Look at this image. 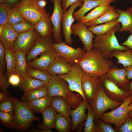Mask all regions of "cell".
<instances>
[{
  "label": "cell",
  "instance_id": "b9f144b4",
  "mask_svg": "<svg viewBox=\"0 0 132 132\" xmlns=\"http://www.w3.org/2000/svg\"><path fill=\"white\" fill-rule=\"evenodd\" d=\"M14 103L12 97L10 95L0 102V111L13 113L14 110Z\"/></svg>",
  "mask_w": 132,
  "mask_h": 132
},
{
  "label": "cell",
  "instance_id": "e0dca14e",
  "mask_svg": "<svg viewBox=\"0 0 132 132\" xmlns=\"http://www.w3.org/2000/svg\"><path fill=\"white\" fill-rule=\"evenodd\" d=\"M57 55L54 49L48 51L41 54L39 57L27 62L28 65L35 69L47 70Z\"/></svg>",
  "mask_w": 132,
  "mask_h": 132
},
{
  "label": "cell",
  "instance_id": "ac0fdd59",
  "mask_svg": "<svg viewBox=\"0 0 132 132\" xmlns=\"http://www.w3.org/2000/svg\"><path fill=\"white\" fill-rule=\"evenodd\" d=\"M72 67L65 59L57 55L50 64L47 70L51 76L59 75L69 73Z\"/></svg>",
  "mask_w": 132,
  "mask_h": 132
},
{
  "label": "cell",
  "instance_id": "836d02e7",
  "mask_svg": "<svg viewBox=\"0 0 132 132\" xmlns=\"http://www.w3.org/2000/svg\"><path fill=\"white\" fill-rule=\"evenodd\" d=\"M117 19L102 24L88 27V29L96 35L104 34L120 24Z\"/></svg>",
  "mask_w": 132,
  "mask_h": 132
},
{
  "label": "cell",
  "instance_id": "5bb4252c",
  "mask_svg": "<svg viewBox=\"0 0 132 132\" xmlns=\"http://www.w3.org/2000/svg\"><path fill=\"white\" fill-rule=\"evenodd\" d=\"M45 87L47 95L51 97L60 96L65 98L69 89L67 82L58 75L51 76Z\"/></svg>",
  "mask_w": 132,
  "mask_h": 132
},
{
  "label": "cell",
  "instance_id": "4fadbf2b",
  "mask_svg": "<svg viewBox=\"0 0 132 132\" xmlns=\"http://www.w3.org/2000/svg\"><path fill=\"white\" fill-rule=\"evenodd\" d=\"M83 2L78 1L72 4L68 10L64 12L61 24L63 29V33L64 37L65 42L69 45L73 43L71 35L73 33L71 27L75 19L73 14L75 10L78 7H81Z\"/></svg>",
  "mask_w": 132,
  "mask_h": 132
},
{
  "label": "cell",
  "instance_id": "277c9868",
  "mask_svg": "<svg viewBox=\"0 0 132 132\" xmlns=\"http://www.w3.org/2000/svg\"><path fill=\"white\" fill-rule=\"evenodd\" d=\"M14 103V128L19 130H26L34 121L40 118L35 115L26 103L12 97Z\"/></svg>",
  "mask_w": 132,
  "mask_h": 132
},
{
  "label": "cell",
  "instance_id": "d6986e66",
  "mask_svg": "<svg viewBox=\"0 0 132 132\" xmlns=\"http://www.w3.org/2000/svg\"><path fill=\"white\" fill-rule=\"evenodd\" d=\"M41 113L43 118V122L38 126L40 132H52L51 129L55 128L57 112L50 106Z\"/></svg>",
  "mask_w": 132,
  "mask_h": 132
},
{
  "label": "cell",
  "instance_id": "7dc6e473",
  "mask_svg": "<svg viewBox=\"0 0 132 132\" xmlns=\"http://www.w3.org/2000/svg\"><path fill=\"white\" fill-rule=\"evenodd\" d=\"M2 71L0 70V89L1 92H6L10 86L8 79Z\"/></svg>",
  "mask_w": 132,
  "mask_h": 132
},
{
  "label": "cell",
  "instance_id": "f5cc1de1",
  "mask_svg": "<svg viewBox=\"0 0 132 132\" xmlns=\"http://www.w3.org/2000/svg\"><path fill=\"white\" fill-rule=\"evenodd\" d=\"M130 34L126 40L121 45L126 46L132 50V33Z\"/></svg>",
  "mask_w": 132,
  "mask_h": 132
},
{
  "label": "cell",
  "instance_id": "74e56055",
  "mask_svg": "<svg viewBox=\"0 0 132 132\" xmlns=\"http://www.w3.org/2000/svg\"><path fill=\"white\" fill-rule=\"evenodd\" d=\"M71 108L73 110L77 108L81 103L83 99L81 94L77 92L76 94L72 92L69 89L65 97Z\"/></svg>",
  "mask_w": 132,
  "mask_h": 132
},
{
  "label": "cell",
  "instance_id": "c3c4849f",
  "mask_svg": "<svg viewBox=\"0 0 132 132\" xmlns=\"http://www.w3.org/2000/svg\"><path fill=\"white\" fill-rule=\"evenodd\" d=\"M8 78L10 84L13 86H18L21 81L20 77L17 73L11 74Z\"/></svg>",
  "mask_w": 132,
  "mask_h": 132
},
{
  "label": "cell",
  "instance_id": "9a60e30c",
  "mask_svg": "<svg viewBox=\"0 0 132 132\" xmlns=\"http://www.w3.org/2000/svg\"><path fill=\"white\" fill-rule=\"evenodd\" d=\"M53 43L51 35L43 37L40 35L31 50L26 54L27 62L36 59L38 55L46 51L54 49Z\"/></svg>",
  "mask_w": 132,
  "mask_h": 132
},
{
  "label": "cell",
  "instance_id": "6f0895ef",
  "mask_svg": "<svg viewBox=\"0 0 132 132\" xmlns=\"http://www.w3.org/2000/svg\"><path fill=\"white\" fill-rule=\"evenodd\" d=\"M37 2L39 6L43 8L45 7L47 3V1L45 0H37Z\"/></svg>",
  "mask_w": 132,
  "mask_h": 132
},
{
  "label": "cell",
  "instance_id": "8992f818",
  "mask_svg": "<svg viewBox=\"0 0 132 132\" xmlns=\"http://www.w3.org/2000/svg\"><path fill=\"white\" fill-rule=\"evenodd\" d=\"M132 102V95L126 98L119 107L110 112H104L99 119L105 123L113 124L116 128L121 126L127 117L130 111L128 109Z\"/></svg>",
  "mask_w": 132,
  "mask_h": 132
},
{
  "label": "cell",
  "instance_id": "94428289",
  "mask_svg": "<svg viewBox=\"0 0 132 132\" xmlns=\"http://www.w3.org/2000/svg\"><path fill=\"white\" fill-rule=\"evenodd\" d=\"M128 110L131 111L132 110V103L130 104L128 106Z\"/></svg>",
  "mask_w": 132,
  "mask_h": 132
},
{
  "label": "cell",
  "instance_id": "44dd1931",
  "mask_svg": "<svg viewBox=\"0 0 132 132\" xmlns=\"http://www.w3.org/2000/svg\"><path fill=\"white\" fill-rule=\"evenodd\" d=\"M88 104L83 99L79 105L76 108L71 110L70 115L71 117L72 128L74 131L77 129L78 126L86 120L87 115L85 111Z\"/></svg>",
  "mask_w": 132,
  "mask_h": 132
},
{
  "label": "cell",
  "instance_id": "7c38bea8",
  "mask_svg": "<svg viewBox=\"0 0 132 132\" xmlns=\"http://www.w3.org/2000/svg\"><path fill=\"white\" fill-rule=\"evenodd\" d=\"M40 35L35 29L19 33L15 43L13 49L26 54L31 50Z\"/></svg>",
  "mask_w": 132,
  "mask_h": 132
},
{
  "label": "cell",
  "instance_id": "6125c7cd",
  "mask_svg": "<svg viewBox=\"0 0 132 132\" xmlns=\"http://www.w3.org/2000/svg\"><path fill=\"white\" fill-rule=\"evenodd\" d=\"M128 115L130 117L132 118V110L130 111Z\"/></svg>",
  "mask_w": 132,
  "mask_h": 132
},
{
  "label": "cell",
  "instance_id": "11a10c76",
  "mask_svg": "<svg viewBox=\"0 0 132 132\" xmlns=\"http://www.w3.org/2000/svg\"><path fill=\"white\" fill-rule=\"evenodd\" d=\"M6 3L10 8L14 6V5L21 0H6Z\"/></svg>",
  "mask_w": 132,
  "mask_h": 132
},
{
  "label": "cell",
  "instance_id": "f6af8a7d",
  "mask_svg": "<svg viewBox=\"0 0 132 132\" xmlns=\"http://www.w3.org/2000/svg\"><path fill=\"white\" fill-rule=\"evenodd\" d=\"M10 7L6 3L0 4V25L5 26L7 23Z\"/></svg>",
  "mask_w": 132,
  "mask_h": 132
},
{
  "label": "cell",
  "instance_id": "7a4b0ae2",
  "mask_svg": "<svg viewBox=\"0 0 132 132\" xmlns=\"http://www.w3.org/2000/svg\"><path fill=\"white\" fill-rule=\"evenodd\" d=\"M119 24L106 33L96 35L94 37L93 48L97 49L106 58H110L111 52L114 50L125 51L130 49L127 46L120 44L115 33L121 27Z\"/></svg>",
  "mask_w": 132,
  "mask_h": 132
},
{
  "label": "cell",
  "instance_id": "bcb514c9",
  "mask_svg": "<svg viewBox=\"0 0 132 132\" xmlns=\"http://www.w3.org/2000/svg\"><path fill=\"white\" fill-rule=\"evenodd\" d=\"M115 129L117 132H132V118L128 115L122 125Z\"/></svg>",
  "mask_w": 132,
  "mask_h": 132
},
{
  "label": "cell",
  "instance_id": "d4e9b609",
  "mask_svg": "<svg viewBox=\"0 0 132 132\" xmlns=\"http://www.w3.org/2000/svg\"><path fill=\"white\" fill-rule=\"evenodd\" d=\"M4 27V31L0 38V41L5 49H13L18 34L14 29L12 25L7 23Z\"/></svg>",
  "mask_w": 132,
  "mask_h": 132
},
{
  "label": "cell",
  "instance_id": "f35d334b",
  "mask_svg": "<svg viewBox=\"0 0 132 132\" xmlns=\"http://www.w3.org/2000/svg\"><path fill=\"white\" fill-rule=\"evenodd\" d=\"M88 114L86 121L85 123L84 132H95V125L94 122L95 114L91 106L87 105Z\"/></svg>",
  "mask_w": 132,
  "mask_h": 132
},
{
  "label": "cell",
  "instance_id": "f1b7e54d",
  "mask_svg": "<svg viewBox=\"0 0 132 132\" xmlns=\"http://www.w3.org/2000/svg\"><path fill=\"white\" fill-rule=\"evenodd\" d=\"M113 57L117 59V64H121L125 67L132 64V50L129 49L124 52L119 50L112 51L110 55V58Z\"/></svg>",
  "mask_w": 132,
  "mask_h": 132
},
{
  "label": "cell",
  "instance_id": "7402d4cb",
  "mask_svg": "<svg viewBox=\"0 0 132 132\" xmlns=\"http://www.w3.org/2000/svg\"><path fill=\"white\" fill-rule=\"evenodd\" d=\"M116 0H83V3L80 8L77 11H74L73 16L75 20L80 22L85 14L93 8L105 2L112 3Z\"/></svg>",
  "mask_w": 132,
  "mask_h": 132
},
{
  "label": "cell",
  "instance_id": "e575fe53",
  "mask_svg": "<svg viewBox=\"0 0 132 132\" xmlns=\"http://www.w3.org/2000/svg\"><path fill=\"white\" fill-rule=\"evenodd\" d=\"M26 75L30 77L41 81L46 84L49 81L51 76L47 70L35 69L28 66L26 69Z\"/></svg>",
  "mask_w": 132,
  "mask_h": 132
},
{
  "label": "cell",
  "instance_id": "d6a6232c",
  "mask_svg": "<svg viewBox=\"0 0 132 132\" xmlns=\"http://www.w3.org/2000/svg\"><path fill=\"white\" fill-rule=\"evenodd\" d=\"M47 96V91L45 87L24 92L21 99L23 101L27 102Z\"/></svg>",
  "mask_w": 132,
  "mask_h": 132
},
{
  "label": "cell",
  "instance_id": "3957f363",
  "mask_svg": "<svg viewBox=\"0 0 132 132\" xmlns=\"http://www.w3.org/2000/svg\"><path fill=\"white\" fill-rule=\"evenodd\" d=\"M14 6L25 20L34 25L42 19L50 16L49 13L39 6L37 0H21Z\"/></svg>",
  "mask_w": 132,
  "mask_h": 132
},
{
  "label": "cell",
  "instance_id": "ffe728a7",
  "mask_svg": "<svg viewBox=\"0 0 132 132\" xmlns=\"http://www.w3.org/2000/svg\"><path fill=\"white\" fill-rule=\"evenodd\" d=\"M106 75L110 80L121 88L129 81L127 77L125 67L118 68L115 66H112Z\"/></svg>",
  "mask_w": 132,
  "mask_h": 132
},
{
  "label": "cell",
  "instance_id": "8fae6325",
  "mask_svg": "<svg viewBox=\"0 0 132 132\" xmlns=\"http://www.w3.org/2000/svg\"><path fill=\"white\" fill-rule=\"evenodd\" d=\"M101 85L106 95L113 100L122 102L131 95L110 80L105 75L100 77Z\"/></svg>",
  "mask_w": 132,
  "mask_h": 132
},
{
  "label": "cell",
  "instance_id": "52a82bcc",
  "mask_svg": "<svg viewBox=\"0 0 132 132\" xmlns=\"http://www.w3.org/2000/svg\"><path fill=\"white\" fill-rule=\"evenodd\" d=\"M52 44L57 55L65 59L72 66L77 64L87 52L84 48H74L65 42L58 43L53 42Z\"/></svg>",
  "mask_w": 132,
  "mask_h": 132
},
{
  "label": "cell",
  "instance_id": "be15d7a7",
  "mask_svg": "<svg viewBox=\"0 0 132 132\" xmlns=\"http://www.w3.org/2000/svg\"><path fill=\"white\" fill-rule=\"evenodd\" d=\"M6 0H0V3H6Z\"/></svg>",
  "mask_w": 132,
  "mask_h": 132
},
{
  "label": "cell",
  "instance_id": "60d3db41",
  "mask_svg": "<svg viewBox=\"0 0 132 132\" xmlns=\"http://www.w3.org/2000/svg\"><path fill=\"white\" fill-rule=\"evenodd\" d=\"M13 113L0 111V120L3 125L10 128H14Z\"/></svg>",
  "mask_w": 132,
  "mask_h": 132
},
{
  "label": "cell",
  "instance_id": "8d00e7d4",
  "mask_svg": "<svg viewBox=\"0 0 132 132\" xmlns=\"http://www.w3.org/2000/svg\"><path fill=\"white\" fill-rule=\"evenodd\" d=\"M55 128L59 132H69L72 128L70 118L65 117L57 113L55 120Z\"/></svg>",
  "mask_w": 132,
  "mask_h": 132
},
{
  "label": "cell",
  "instance_id": "1f68e13d",
  "mask_svg": "<svg viewBox=\"0 0 132 132\" xmlns=\"http://www.w3.org/2000/svg\"><path fill=\"white\" fill-rule=\"evenodd\" d=\"M119 15V13L115 11L114 7L112 6L110 9L100 17L87 23L86 25L89 27L107 22L117 19Z\"/></svg>",
  "mask_w": 132,
  "mask_h": 132
},
{
  "label": "cell",
  "instance_id": "681fc988",
  "mask_svg": "<svg viewBox=\"0 0 132 132\" xmlns=\"http://www.w3.org/2000/svg\"><path fill=\"white\" fill-rule=\"evenodd\" d=\"M6 62L5 48L0 41V70L3 72Z\"/></svg>",
  "mask_w": 132,
  "mask_h": 132
},
{
  "label": "cell",
  "instance_id": "680465c9",
  "mask_svg": "<svg viewBox=\"0 0 132 132\" xmlns=\"http://www.w3.org/2000/svg\"><path fill=\"white\" fill-rule=\"evenodd\" d=\"M85 123L84 122L80 124L77 126V132H81L82 128L84 126Z\"/></svg>",
  "mask_w": 132,
  "mask_h": 132
},
{
  "label": "cell",
  "instance_id": "ee69618b",
  "mask_svg": "<svg viewBox=\"0 0 132 132\" xmlns=\"http://www.w3.org/2000/svg\"><path fill=\"white\" fill-rule=\"evenodd\" d=\"M95 123V132H117L110 123H104L99 119Z\"/></svg>",
  "mask_w": 132,
  "mask_h": 132
},
{
  "label": "cell",
  "instance_id": "f546056e",
  "mask_svg": "<svg viewBox=\"0 0 132 132\" xmlns=\"http://www.w3.org/2000/svg\"><path fill=\"white\" fill-rule=\"evenodd\" d=\"M52 97L47 96L32 101L25 102L32 111L39 113L50 106Z\"/></svg>",
  "mask_w": 132,
  "mask_h": 132
},
{
  "label": "cell",
  "instance_id": "484cf974",
  "mask_svg": "<svg viewBox=\"0 0 132 132\" xmlns=\"http://www.w3.org/2000/svg\"><path fill=\"white\" fill-rule=\"evenodd\" d=\"M111 3L110 2H105L96 7L90 13L83 16L80 22L86 24L98 18L111 8L112 6L110 5Z\"/></svg>",
  "mask_w": 132,
  "mask_h": 132
},
{
  "label": "cell",
  "instance_id": "f907efd6",
  "mask_svg": "<svg viewBox=\"0 0 132 132\" xmlns=\"http://www.w3.org/2000/svg\"><path fill=\"white\" fill-rule=\"evenodd\" d=\"M78 1L83 2V0H61V5L63 12L66 11L69 6L72 4Z\"/></svg>",
  "mask_w": 132,
  "mask_h": 132
},
{
  "label": "cell",
  "instance_id": "2e32d148",
  "mask_svg": "<svg viewBox=\"0 0 132 132\" xmlns=\"http://www.w3.org/2000/svg\"><path fill=\"white\" fill-rule=\"evenodd\" d=\"M86 24L78 22L73 24L71 29L74 35H77L82 42L84 48L88 51L93 48L92 40L95 36L87 27Z\"/></svg>",
  "mask_w": 132,
  "mask_h": 132
},
{
  "label": "cell",
  "instance_id": "6da1fadb",
  "mask_svg": "<svg viewBox=\"0 0 132 132\" xmlns=\"http://www.w3.org/2000/svg\"><path fill=\"white\" fill-rule=\"evenodd\" d=\"M86 73L100 77L106 74L113 66V63L110 59L105 57L97 49L93 48L87 51L77 64Z\"/></svg>",
  "mask_w": 132,
  "mask_h": 132
},
{
  "label": "cell",
  "instance_id": "d590c367",
  "mask_svg": "<svg viewBox=\"0 0 132 132\" xmlns=\"http://www.w3.org/2000/svg\"><path fill=\"white\" fill-rule=\"evenodd\" d=\"M15 51L13 49H5V55L6 65L5 76L8 78L11 74L16 73Z\"/></svg>",
  "mask_w": 132,
  "mask_h": 132
},
{
  "label": "cell",
  "instance_id": "ab89813d",
  "mask_svg": "<svg viewBox=\"0 0 132 132\" xmlns=\"http://www.w3.org/2000/svg\"><path fill=\"white\" fill-rule=\"evenodd\" d=\"M24 20L18 9L14 6L10 8L7 23L12 25Z\"/></svg>",
  "mask_w": 132,
  "mask_h": 132
},
{
  "label": "cell",
  "instance_id": "5b68a950",
  "mask_svg": "<svg viewBox=\"0 0 132 132\" xmlns=\"http://www.w3.org/2000/svg\"><path fill=\"white\" fill-rule=\"evenodd\" d=\"M122 103L114 101L109 98L105 93L101 85L90 105L94 113L95 122L100 119L105 111L109 109L113 110Z\"/></svg>",
  "mask_w": 132,
  "mask_h": 132
},
{
  "label": "cell",
  "instance_id": "91938a15",
  "mask_svg": "<svg viewBox=\"0 0 132 132\" xmlns=\"http://www.w3.org/2000/svg\"><path fill=\"white\" fill-rule=\"evenodd\" d=\"M5 29L4 26L2 25H0V38L2 35Z\"/></svg>",
  "mask_w": 132,
  "mask_h": 132
},
{
  "label": "cell",
  "instance_id": "4dcf8cb0",
  "mask_svg": "<svg viewBox=\"0 0 132 132\" xmlns=\"http://www.w3.org/2000/svg\"><path fill=\"white\" fill-rule=\"evenodd\" d=\"M26 53L19 51H15L16 73L21 78L26 75V71L28 66L26 59Z\"/></svg>",
  "mask_w": 132,
  "mask_h": 132
},
{
  "label": "cell",
  "instance_id": "816d5d0a",
  "mask_svg": "<svg viewBox=\"0 0 132 132\" xmlns=\"http://www.w3.org/2000/svg\"><path fill=\"white\" fill-rule=\"evenodd\" d=\"M121 88L130 95H132V81H129Z\"/></svg>",
  "mask_w": 132,
  "mask_h": 132
},
{
  "label": "cell",
  "instance_id": "7bdbcfd3",
  "mask_svg": "<svg viewBox=\"0 0 132 132\" xmlns=\"http://www.w3.org/2000/svg\"><path fill=\"white\" fill-rule=\"evenodd\" d=\"M14 30L18 34L27 32L35 28V25L26 20L12 25Z\"/></svg>",
  "mask_w": 132,
  "mask_h": 132
},
{
  "label": "cell",
  "instance_id": "4316f807",
  "mask_svg": "<svg viewBox=\"0 0 132 132\" xmlns=\"http://www.w3.org/2000/svg\"><path fill=\"white\" fill-rule=\"evenodd\" d=\"M47 16L40 20L35 25V29L41 36L46 37L51 35L54 31V28L50 20Z\"/></svg>",
  "mask_w": 132,
  "mask_h": 132
},
{
  "label": "cell",
  "instance_id": "ba28073f",
  "mask_svg": "<svg viewBox=\"0 0 132 132\" xmlns=\"http://www.w3.org/2000/svg\"><path fill=\"white\" fill-rule=\"evenodd\" d=\"M85 73L78 65L76 64L72 66L69 73L58 76L67 82L69 88L71 91H75L80 94L86 102H87L83 93L81 84L82 77Z\"/></svg>",
  "mask_w": 132,
  "mask_h": 132
},
{
  "label": "cell",
  "instance_id": "9f6ffc18",
  "mask_svg": "<svg viewBox=\"0 0 132 132\" xmlns=\"http://www.w3.org/2000/svg\"><path fill=\"white\" fill-rule=\"evenodd\" d=\"M7 92H1L0 93V102L6 99L9 96Z\"/></svg>",
  "mask_w": 132,
  "mask_h": 132
},
{
  "label": "cell",
  "instance_id": "9c48e42d",
  "mask_svg": "<svg viewBox=\"0 0 132 132\" xmlns=\"http://www.w3.org/2000/svg\"><path fill=\"white\" fill-rule=\"evenodd\" d=\"M83 93L88 103L90 105L101 86L100 77L85 73L82 80Z\"/></svg>",
  "mask_w": 132,
  "mask_h": 132
},
{
  "label": "cell",
  "instance_id": "603a6c76",
  "mask_svg": "<svg viewBox=\"0 0 132 132\" xmlns=\"http://www.w3.org/2000/svg\"><path fill=\"white\" fill-rule=\"evenodd\" d=\"M115 11L120 14L117 19L122 24L116 32L129 31L130 34L132 33V6L125 11L119 9H116Z\"/></svg>",
  "mask_w": 132,
  "mask_h": 132
},
{
  "label": "cell",
  "instance_id": "83f0119b",
  "mask_svg": "<svg viewBox=\"0 0 132 132\" xmlns=\"http://www.w3.org/2000/svg\"><path fill=\"white\" fill-rule=\"evenodd\" d=\"M46 84L40 80L30 77L26 75L21 78L18 86L24 92L45 87Z\"/></svg>",
  "mask_w": 132,
  "mask_h": 132
},
{
  "label": "cell",
  "instance_id": "db71d44e",
  "mask_svg": "<svg viewBox=\"0 0 132 132\" xmlns=\"http://www.w3.org/2000/svg\"><path fill=\"white\" fill-rule=\"evenodd\" d=\"M125 67L126 69L127 77L129 80L132 79V64Z\"/></svg>",
  "mask_w": 132,
  "mask_h": 132
},
{
  "label": "cell",
  "instance_id": "30bf717a",
  "mask_svg": "<svg viewBox=\"0 0 132 132\" xmlns=\"http://www.w3.org/2000/svg\"><path fill=\"white\" fill-rule=\"evenodd\" d=\"M54 4L53 12L50 19L54 28L52 36L54 43L62 42L61 34V24L64 12L61 5V0H51Z\"/></svg>",
  "mask_w": 132,
  "mask_h": 132
},
{
  "label": "cell",
  "instance_id": "cb8c5ba5",
  "mask_svg": "<svg viewBox=\"0 0 132 132\" xmlns=\"http://www.w3.org/2000/svg\"><path fill=\"white\" fill-rule=\"evenodd\" d=\"M50 106L58 113L70 118L71 108L65 98L60 96L52 97Z\"/></svg>",
  "mask_w": 132,
  "mask_h": 132
}]
</instances>
